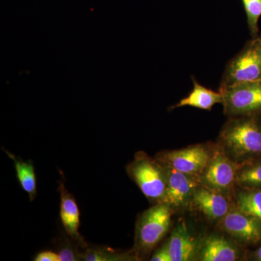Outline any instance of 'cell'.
I'll list each match as a JSON object with an SVG mask.
<instances>
[{"label": "cell", "mask_w": 261, "mask_h": 261, "mask_svg": "<svg viewBox=\"0 0 261 261\" xmlns=\"http://www.w3.org/2000/svg\"><path fill=\"white\" fill-rule=\"evenodd\" d=\"M208 147L207 145H196L174 150H165L156 154L154 159L176 171L197 178L214 152L215 146L214 148Z\"/></svg>", "instance_id": "cell-7"}, {"label": "cell", "mask_w": 261, "mask_h": 261, "mask_svg": "<svg viewBox=\"0 0 261 261\" xmlns=\"http://www.w3.org/2000/svg\"><path fill=\"white\" fill-rule=\"evenodd\" d=\"M163 166L167 178L164 203L168 204L174 211L185 210L192 205L194 193L200 185L198 180L195 176L180 172L166 165Z\"/></svg>", "instance_id": "cell-9"}, {"label": "cell", "mask_w": 261, "mask_h": 261, "mask_svg": "<svg viewBox=\"0 0 261 261\" xmlns=\"http://www.w3.org/2000/svg\"><path fill=\"white\" fill-rule=\"evenodd\" d=\"M219 223L220 228L239 245H255L261 241V221L235 205Z\"/></svg>", "instance_id": "cell-8"}, {"label": "cell", "mask_w": 261, "mask_h": 261, "mask_svg": "<svg viewBox=\"0 0 261 261\" xmlns=\"http://www.w3.org/2000/svg\"><path fill=\"white\" fill-rule=\"evenodd\" d=\"M228 118L261 115V80L219 88Z\"/></svg>", "instance_id": "cell-5"}, {"label": "cell", "mask_w": 261, "mask_h": 261, "mask_svg": "<svg viewBox=\"0 0 261 261\" xmlns=\"http://www.w3.org/2000/svg\"><path fill=\"white\" fill-rule=\"evenodd\" d=\"M61 219L67 235L73 239L81 248L87 249V243L80 233V213L74 197L65 188L64 182L60 181Z\"/></svg>", "instance_id": "cell-12"}, {"label": "cell", "mask_w": 261, "mask_h": 261, "mask_svg": "<svg viewBox=\"0 0 261 261\" xmlns=\"http://www.w3.org/2000/svg\"><path fill=\"white\" fill-rule=\"evenodd\" d=\"M234 205L261 221V190L240 188L235 192Z\"/></svg>", "instance_id": "cell-15"}, {"label": "cell", "mask_w": 261, "mask_h": 261, "mask_svg": "<svg viewBox=\"0 0 261 261\" xmlns=\"http://www.w3.org/2000/svg\"><path fill=\"white\" fill-rule=\"evenodd\" d=\"M239 166L216 145L210 160L197 180L200 185L229 196L236 187Z\"/></svg>", "instance_id": "cell-6"}, {"label": "cell", "mask_w": 261, "mask_h": 261, "mask_svg": "<svg viewBox=\"0 0 261 261\" xmlns=\"http://www.w3.org/2000/svg\"><path fill=\"white\" fill-rule=\"evenodd\" d=\"M237 244L224 237L211 235L201 244L197 258L202 261L238 260L240 250Z\"/></svg>", "instance_id": "cell-13"}, {"label": "cell", "mask_w": 261, "mask_h": 261, "mask_svg": "<svg viewBox=\"0 0 261 261\" xmlns=\"http://www.w3.org/2000/svg\"><path fill=\"white\" fill-rule=\"evenodd\" d=\"M254 258L255 260L261 261V247H259L254 253Z\"/></svg>", "instance_id": "cell-23"}, {"label": "cell", "mask_w": 261, "mask_h": 261, "mask_svg": "<svg viewBox=\"0 0 261 261\" xmlns=\"http://www.w3.org/2000/svg\"><path fill=\"white\" fill-rule=\"evenodd\" d=\"M261 80V35L252 37L225 68L219 88Z\"/></svg>", "instance_id": "cell-4"}, {"label": "cell", "mask_w": 261, "mask_h": 261, "mask_svg": "<svg viewBox=\"0 0 261 261\" xmlns=\"http://www.w3.org/2000/svg\"><path fill=\"white\" fill-rule=\"evenodd\" d=\"M35 261H61L59 255L53 251H43L39 254L34 259Z\"/></svg>", "instance_id": "cell-22"}, {"label": "cell", "mask_w": 261, "mask_h": 261, "mask_svg": "<svg viewBox=\"0 0 261 261\" xmlns=\"http://www.w3.org/2000/svg\"><path fill=\"white\" fill-rule=\"evenodd\" d=\"M126 171L151 203H164L167 178L162 163L140 151L127 166Z\"/></svg>", "instance_id": "cell-3"}, {"label": "cell", "mask_w": 261, "mask_h": 261, "mask_svg": "<svg viewBox=\"0 0 261 261\" xmlns=\"http://www.w3.org/2000/svg\"><path fill=\"white\" fill-rule=\"evenodd\" d=\"M247 16L249 32L252 37L259 35V19L261 17V0H242Z\"/></svg>", "instance_id": "cell-19"}, {"label": "cell", "mask_w": 261, "mask_h": 261, "mask_svg": "<svg viewBox=\"0 0 261 261\" xmlns=\"http://www.w3.org/2000/svg\"><path fill=\"white\" fill-rule=\"evenodd\" d=\"M193 81V89L187 97L183 98L173 108L190 107L198 108L204 111H211L215 105L222 103L223 97L220 91L215 92L201 85L195 78Z\"/></svg>", "instance_id": "cell-14"}, {"label": "cell", "mask_w": 261, "mask_h": 261, "mask_svg": "<svg viewBox=\"0 0 261 261\" xmlns=\"http://www.w3.org/2000/svg\"><path fill=\"white\" fill-rule=\"evenodd\" d=\"M7 153L14 162L17 177L22 188L29 194L30 200H34L37 195V179L32 161L25 162L23 160L17 159L10 152Z\"/></svg>", "instance_id": "cell-16"}, {"label": "cell", "mask_w": 261, "mask_h": 261, "mask_svg": "<svg viewBox=\"0 0 261 261\" xmlns=\"http://www.w3.org/2000/svg\"><path fill=\"white\" fill-rule=\"evenodd\" d=\"M192 205L212 221H221L232 207L229 196L199 185L196 188Z\"/></svg>", "instance_id": "cell-10"}, {"label": "cell", "mask_w": 261, "mask_h": 261, "mask_svg": "<svg viewBox=\"0 0 261 261\" xmlns=\"http://www.w3.org/2000/svg\"><path fill=\"white\" fill-rule=\"evenodd\" d=\"M150 260L172 261L171 260L169 250H168L167 243H165L164 245H162V247H160L154 252L153 255L151 257Z\"/></svg>", "instance_id": "cell-21"}, {"label": "cell", "mask_w": 261, "mask_h": 261, "mask_svg": "<svg viewBox=\"0 0 261 261\" xmlns=\"http://www.w3.org/2000/svg\"><path fill=\"white\" fill-rule=\"evenodd\" d=\"M166 243L172 261L194 260L198 257L200 245L190 233L185 221L173 228Z\"/></svg>", "instance_id": "cell-11"}, {"label": "cell", "mask_w": 261, "mask_h": 261, "mask_svg": "<svg viewBox=\"0 0 261 261\" xmlns=\"http://www.w3.org/2000/svg\"><path fill=\"white\" fill-rule=\"evenodd\" d=\"M216 145L238 165L261 159V115L228 118Z\"/></svg>", "instance_id": "cell-1"}, {"label": "cell", "mask_w": 261, "mask_h": 261, "mask_svg": "<svg viewBox=\"0 0 261 261\" xmlns=\"http://www.w3.org/2000/svg\"><path fill=\"white\" fill-rule=\"evenodd\" d=\"M57 246L61 261L83 260V252L79 250L80 245L70 237L69 239H60Z\"/></svg>", "instance_id": "cell-20"}, {"label": "cell", "mask_w": 261, "mask_h": 261, "mask_svg": "<svg viewBox=\"0 0 261 261\" xmlns=\"http://www.w3.org/2000/svg\"><path fill=\"white\" fill-rule=\"evenodd\" d=\"M173 212L168 204L158 203L140 215L136 224L132 250L140 260L148 256L166 236L171 227Z\"/></svg>", "instance_id": "cell-2"}, {"label": "cell", "mask_w": 261, "mask_h": 261, "mask_svg": "<svg viewBox=\"0 0 261 261\" xmlns=\"http://www.w3.org/2000/svg\"><path fill=\"white\" fill-rule=\"evenodd\" d=\"M236 187L261 190V159L239 166Z\"/></svg>", "instance_id": "cell-17"}, {"label": "cell", "mask_w": 261, "mask_h": 261, "mask_svg": "<svg viewBox=\"0 0 261 261\" xmlns=\"http://www.w3.org/2000/svg\"><path fill=\"white\" fill-rule=\"evenodd\" d=\"M83 260L87 261H128L140 260L132 251L118 252L106 247H87L83 252Z\"/></svg>", "instance_id": "cell-18"}]
</instances>
